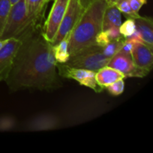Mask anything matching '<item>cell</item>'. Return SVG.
<instances>
[{"instance_id": "obj_1", "label": "cell", "mask_w": 153, "mask_h": 153, "mask_svg": "<svg viewBox=\"0 0 153 153\" xmlns=\"http://www.w3.org/2000/svg\"><path fill=\"white\" fill-rule=\"evenodd\" d=\"M12 68L5 81L13 91L22 89L45 91L60 85L53 46L40 25L29 28L20 37Z\"/></svg>"}, {"instance_id": "obj_2", "label": "cell", "mask_w": 153, "mask_h": 153, "mask_svg": "<svg viewBox=\"0 0 153 153\" xmlns=\"http://www.w3.org/2000/svg\"><path fill=\"white\" fill-rule=\"evenodd\" d=\"M108 6L106 0H94L84 10L69 37L70 56L96 43V37L102 31V19Z\"/></svg>"}, {"instance_id": "obj_3", "label": "cell", "mask_w": 153, "mask_h": 153, "mask_svg": "<svg viewBox=\"0 0 153 153\" xmlns=\"http://www.w3.org/2000/svg\"><path fill=\"white\" fill-rule=\"evenodd\" d=\"M31 28L33 27L29 24L25 0H19L17 2L12 4L5 25L0 35V40L19 39Z\"/></svg>"}, {"instance_id": "obj_4", "label": "cell", "mask_w": 153, "mask_h": 153, "mask_svg": "<svg viewBox=\"0 0 153 153\" xmlns=\"http://www.w3.org/2000/svg\"><path fill=\"white\" fill-rule=\"evenodd\" d=\"M102 47L95 43L81 49L70 56L65 65L76 68L85 69L97 73L99 70L108 66L111 58L103 55Z\"/></svg>"}, {"instance_id": "obj_5", "label": "cell", "mask_w": 153, "mask_h": 153, "mask_svg": "<svg viewBox=\"0 0 153 153\" xmlns=\"http://www.w3.org/2000/svg\"><path fill=\"white\" fill-rule=\"evenodd\" d=\"M57 70L60 76L77 81L80 85L89 88L96 93H101L104 88L100 86L96 79V72L85 69L69 67L64 64L57 63Z\"/></svg>"}, {"instance_id": "obj_6", "label": "cell", "mask_w": 153, "mask_h": 153, "mask_svg": "<svg viewBox=\"0 0 153 153\" xmlns=\"http://www.w3.org/2000/svg\"><path fill=\"white\" fill-rule=\"evenodd\" d=\"M84 10L85 8L82 7L79 0H70L59 28L54 39L51 42L52 46L58 44L64 37L70 34L79 19H80Z\"/></svg>"}, {"instance_id": "obj_7", "label": "cell", "mask_w": 153, "mask_h": 153, "mask_svg": "<svg viewBox=\"0 0 153 153\" xmlns=\"http://www.w3.org/2000/svg\"><path fill=\"white\" fill-rule=\"evenodd\" d=\"M69 1L70 0H55L54 1L43 28V35L50 43L52 41L59 28L67 10Z\"/></svg>"}, {"instance_id": "obj_8", "label": "cell", "mask_w": 153, "mask_h": 153, "mask_svg": "<svg viewBox=\"0 0 153 153\" xmlns=\"http://www.w3.org/2000/svg\"><path fill=\"white\" fill-rule=\"evenodd\" d=\"M108 66L122 73L125 78H143L149 74V72L138 68L133 62L131 55L119 52L110 59Z\"/></svg>"}, {"instance_id": "obj_9", "label": "cell", "mask_w": 153, "mask_h": 153, "mask_svg": "<svg viewBox=\"0 0 153 153\" xmlns=\"http://www.w3.org/2000/svg\"><path fill=\"white\" fill-rule=\"evenodd\" d=\"M20 45L19 39L11 38L7 40L0 49V82L7 80Z\"/></svg>"}, {"instance_id": "obj_10", "label": "cell", "mask_w": 153, "mask_h": 153, "mask_svg": "<svg viewBox=\"0 0 153 153\" xmlns=\"http://www.w3.org/2000/svg\"><path fill=\"white\" fill-rule=\"evenodd\" d=\"M133 62L138 68L150 72L153 66L152 49L144 43H134L131 51Z\"/></svg>"}, {"instance_id": "obj_11", "label": "cell", "mask_w": 153, "mask_h": 153, "mask_svg": "<svg viewBox=\"0 0 153 153\" xmlns=\"http://www.w3.org/2000/svg\"><path fill=\"white\" fill-rule=\"evenodd\" d=\"M49 1V0H25L27 15L31 27L40 25Z\"/></svg>"}, {"instance_id": "obj_12", "label": "cell", "mask_w": 153, "mask_h": 153, "mask_svg": "<svg viewBox=\"0 0 153 153\" xmlns=\"http://www.w3.org/2000/svg\"><path fill=\"white\" fill-rule=\"evenodd\" d=\"M134 19L136 28L140 33L143 43L153 49V21L152 17L139 16Z\"/></svg>"}, {"instance_id": "obj_13", "label": "cell", "mask_w": 153, "mask_h": 153, "mask_svg": "<svg viewBox=\"0 0 153 153\" xmlns=\"http://www.w3.org/2000/svg\"><path fill=\"white\" fill-rule=\"evenodd\" d=\"M124 79L125 76L122 73L108 66L102 67L96 73L97 83L104 88L120 79Z\"/></svg>"}, {"instance_id": "obj_14", "label": "cell", "mask_w": 153, "mask_h": 153, "mask_svg": "<svg viewBox=\"0 0 153 153\" xmlns=\"http://www.w3.org/2000/svg\"><path fill=\"white\" fill-rule=\"evenodd\" d=\"M122 13L115 4H108L105 10L102 19V31L111 28H120L122 24Z\"/></svg>"}, {"instance_id": "obj_15", "label": "cell", "mask_w": 153, "mask_h": 153, "mask_svg": "<svg viewBox=\"0 0 153 153\" xmlns=\"http://www.w3.org/2000/svg\"><path fill=\"white\" fill-rule=\"evenodd\" d=\"M70 34L64 37L58 44L53 46V52L57 63L64 64L70 58V53L68 51V43Z\"/></svg>"}, {"instance_id": "obj_16", "label": "cell", "mask_w": 153, "mask_h": 153, "mask_svg": "<svg viewBox=\"0 0 153 153\" xmlns=\"http://www.w3.org/2000/svg\"><path fill=\"white\" fill-rule=\"evenodd\" d=\"M58 120L52 116H44L37 118L30 123L29 128L31 130H49L56 128Z\"/></svg>"}, {"instance_id": "obj_17", "label": "cell", "mask_w": 153, "mask_h": 153, "mask_svg": "<svg viewBox=\"0 0 153 153\" xmlns=\"http://www.w3.org/2000/svg\"><path fill=\"white\" fill-rule=\"evenodd\" d=\"M124 40H125V38L123 37L117 40H111L109 42L107 45L102 47V52L103 55H105L108 58H111L115 54H117L120 50L123 45Z\"/></svg>"}, {"instance_id": "obj_18", "label": "cell", "mask_w": 153, "mask_h": 153, "mask_svg": "<svg viewBox=\"0 0 153 153\" xmlns=\"http://www.w3.org/2000/svg\"><path fill=\"white\" fill-rule=\"evenodd\" d=\"M11 6L10 0H0V35L5 25Z\"/></svg>"}, {"instance_id": "obj_19", "label": "cell", "mask_w": 153, "mask_h": 153, "mask_svg": "<svg viewBox=\"0 0 153 153\" xmlns=\"http://www.w3.org/2000/svg\"><path fill=\"white\" fill-rule=\"evenodd\" d=\"M115 5L119 9V10L121 13L126 15V17L135 19V18L138 17L140 16L139 13H136L131 9L129 2H128V0H118L115 3Z\"/></svg>"}, {"instance_id": "obj_20", "label": "cell", "mask_w": 153, "mask_h": 153, "mask_svg": "<svg viewBox=\"0 0 153 153\" xmlns=\"http://www.w3.org/2000/svg\"><path fill=\"white\" fill-rule=\"evenodd\" d=\"M136 29L137 28H136L135 22L132 18H128L125 22H122L120 26V32L124 38L131 36L136 31Z\"/></svg>"}, {"instance_id": "obj_21", "label": "cell", "mask_w": 153, "mask_h": 153, "mask_svg": "<svg viewBox=\"0 0 153 153\" xmlns=\"http://www.w3.org/2000/svg\"><path fill=\"white\" fill-rule=\"evenodd\" d=\"M109 93L113 96H119L123 93L125 89V82L123 79H120L108 86L105 87Z\"/></svg>"}, {"instance_id": "obj_22", "label": "cell", "mask_w": 153, "mask_h": 153, "mask_svg": "<svg viewBox=\"0 0 153 153\" xmlns=\"http://www.w3.org/2000/svg\"><path fill=\"white\" fill-rule=\"evenodd\" d=\"M110 41H111V40H110L105 31H102L96 37V43L98 44L99 46H102V47L107 45Z\"/></svg>"}, {"instance_id": "obj_23", "label": "cell", "mask_w": 153, "mask_h": 153, "mask_svg": "<svg viewBox=\"0 0 153 153\" xmlns=\"http://www.w3.org/2000/svg\"><path fill=\"white\" fill-rule=\"evenodd\" d=\"M148 0H128L131 9L136 13H139V10L144 4H146Z\"/></svg>"}, {"instance_id": "obj_24", "label": "cell", "mask_w": 153, "mask_h": 153, "mask_svg": "<svg viewBox=\"0 0 153 153\" xmlns=\"http://www.w3.org/2000/svg\"><path fill=\"white\" fill-rule=\"evenodd\" d=\"M108 35L109 38L111 40H117V39L121 38L123 36L121 35L120 32V28H117V27H114V28H111L109 29L106 30Z\"/></svg>"}, {"instance_id": "obj_25", "label": "cell", "mask_w": 153, "mask_h": 153, "mask_svg": "<svg viewBox=\"0 0 153 153\" xmlns=\"http://www.w3.org/2000/svg\"><path fill=\"white\" fill-rule=\"evenodd\" d=\"M79 1L80 2V4H82V7L85 9L94 0H79Z\"/></svg>"}, {"instance_id": "obj_26", "label": "cell", "mask_w": 153, "mask_h": 153, "mask_svg": "<svg viewBox=\"0 0 153 153\" xmlns=\"http://www.w3.org/2000/svg\"><path fill=\"white\" fill-rule=\"evenodd\" d=\"M118 0H106L108 4H115V3Z\"/></svg>"}, {"instance_id": "obj_27", "label": "cell", "mask_w": 153, "mask_h": 153, "mask_svg": "<svg viewBox=\"0 0 153 153\" xmlns=\"http://www.w3.org/2000/svg\"><path fill=\"white\" fill-rule=\"evenodd\" d=\"M7 40H0V49H1V47L4 46V44L6 43V41H7Z\"/></svg>"}, {"instance_id": "obj_28", "label": "cell", "mask_w": 153, "mask_h": 153, "mask_svg": "<svg viewBox=\"0 0 153 153\" xmlns=\"http://www.w3.org/2000/svg\"><path fill=\"white\" fill-rule=\"evenodd\" d=\"M19 1V0H10V2H11L12 4H15L16 2H17V1Z\"/></svg>"}]
</instances>
